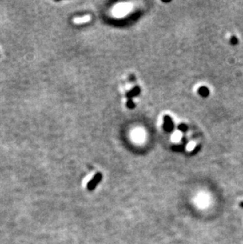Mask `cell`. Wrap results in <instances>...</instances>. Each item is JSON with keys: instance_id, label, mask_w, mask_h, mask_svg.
I'll list each match as a JSON object with an SVG mask.
<instances>
[{"instance_id": "4", "label": "cell", "mask_w": 243, "mask_h": 244, "mask_svg": "<svg viewBox=\"0 0 243 244\" xmlns=\"http://www.w3.org/2000/svg\"><path fill=\"white\" fill-rule=\"evenodd\" d=\"M174 128V123L171 120V117L165 115L163 118V129L167 132H171Z\"/></svg>"}, {"instance_id": "9", "label": "cell", "mask_w": 243, "mask_h": 244, "mask_svg": "<svg viewBox=\"0 0 243 244\" xmlns=\"http://www.w3.org/2000/svg\"><path fill=\"white\" fill-rule=\"evenodd\" d=\"M194 147H195V143L194 142H189V144L187 145L186 150H189V151H192L194 149Z\"/></svg>"}, {"instance_id": "2", "label": "cell", "mask_w": 243, "mask_h": 244, "mask_svg": "<svg viewBox=\"0 0 243 244\" xmlns=\"http://www.w3.org/2000/svg\"><path fill=\"white\" fill-rule=\"evenodd\" d=\"M102 174L101 173H96V175L93 176V178L91 179L90 181H89V182H88L87 184V188L89 190H90V191H93V190L96 188V186L98 185L99 182L101 181L102 179Z\"/></svg>"}, {"instance_id": "11", "label": "cell", "mask_w": 243, "mask_h": 244, "mask_svg": "<svg viewBox=\"0 0 243 244\" xmlns=\"http://www.w3.org/2000/svg\"><path fill=\"white\" fill-rule=\"evenodd\" d=\"M178 129H179L180 130H181V131H185V130L187 129V127L185 125H184V124H181V125L178 126Z\"/></svg>"}, {"instance_id": "1", "label": "cell", "mask_w": 243, "mask_h": 244, "mask_svg": "<svg viewBox=\"0 0 243 244\" xmlns=\"http://www.w3.org/2000/svg\"><path fill=\"white\" fill-rule=\"evenodd\" d=\"M132 9V6L129 3H119L113 9V14L117 18L124 17L129 13Z\"/></svg>"}, {"instance_id": "5", "label": "cell", "mask_w": 243, "mask_h": 244, "mask_svg": "<svg viewBox=\"0 0 243 244\" xmlns=\"http://www.w3.org/2000/svg\"><path fill=\"white\" fill-rule=\"evenodd\" d=\"M90 19H91V17L89 16V15H86V16L81 17V18H75L74 19V22L76 24L86 23V22H89Z\"/></svg>"}, {"instance_id": "10", "label": "cell", "mask_w": 243, "mask_h": 244, "mask_svg": "<svg viewBox=\"0 0 243 244\" xmlns=\"http://www.w3.org/2000/svg\"><path fill=\"white\" fill-rule=\"evenodd\" d=\"M127 107H128L129 108H133L135 107L134 103L131 100H129V101L127 102Z\"/></svg>"}, {"instance_id": "7", "label": "cell", "mask_w": 243, "mask_h": 244, "mask_svg": "<svg viewBox=\"0 0 243 244\" xmlns=\"http://www.w3.org/2000/svg\"><path fill=\"white\" fill-rule=\"evenodd\" d=\"M181 138V134L178 131L174 132V133L172 134V137H171V139H172V141L174 142H179Z\"/></svg>"}, {"instance_id": "12", "label": "cell", "mask_w": 243, "mask_h": 244, "mask_svg": "<svg viewBox=\"0 0 243 244\" xmlns=\"http://www.w3.org/2000/svg\"><path fill=\"white\" fill-rule=\"evenodd\" d=\"M239 206H241V208H243V202H240V204H239Z\"/></svg>"}, {"instance_id": "8", "label": "cell", "mask_w": 243, "mask_h": 244, "mask_svg": "<svg viewBox=\"0 0 243 244\" xmlns=\"http://www.w3.org/2000/svg\"><path fill=\"white\" fill-rule=\"evenodd\" d=\"M199 93L201 96H207L208 93H209V90H208L207 88L202 87L199 89Z\"/></svg>"}, {"instance_id": "6", "label": "cell", "mask_w": 243, "mask_h": 244, "mask_svg": "<svg viewBox=\"0 0 243 244\" xmlns=\"http://www.w3.org/2000/svg\"><path fill=\"white\" fill-rule=\"evenodd\" d=\"M140 92H141V90H140L139 87H135V88H133L132 90H130V91L127 93L126 97H129V98H131V97H135V96H137V95L139 94Z\"/></svg>"}, {"instance_id": "3", "label": "cell", "mask_w": 243, "mask_h": 244, "mask_svg": "<svg viewBox=\"0 0 243 244\" xmlns=\"http://www.w3.org/2000/svg\"><path fill=\"white\" fill-rule=\"evenodd\" d=\"M132 137L134 142H137V143H141V142H142L145 140V132H144V130L142 129L137 128L136 130H134L133 131Z\"/></svg>"}]
</instances>
